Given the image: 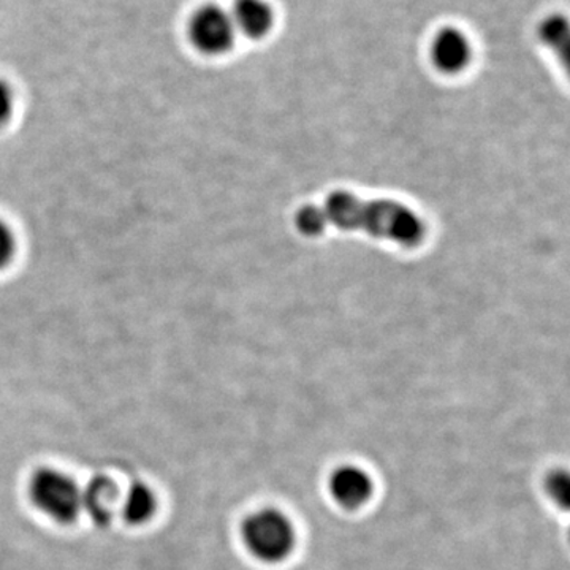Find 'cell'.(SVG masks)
<instances>
[{
    "instance_id": "6da1fadb",
    "label": "cell",
    "mask_w": 570,
    "mask_h": 570,
    "mask_svg": "<svg viewBox=\"0 0 570 570\" xmlns=\"http://www.w3.org/2000/svg\"><path fill=\"white\" fill-rule=\"evenodd\" d=\"M322 209L328 225H335L341 230L366 232L401 246H417L426 235L422 217L400 202L362 200L340 190L326 197Z\"/></svg>"
},
{
    "instance_id": "7a4b0ae2",
    "label": "cell",
    "mask_w": 570,
    "mask_h": 570,
    "mask_svg": "<svg viewBox=\"0 0 570 570\" xmlns=\"http://www.w3.org/2000/svg\"><path fill=\"white\" fill-rule=\"evenodd\" d=\"M295 538L294 524L279 510H258L243 524L245 546L261 561L287 560L295 549Z\"/></svg>"
},
{
    "instance_id": "3957f363",
    "label": "cell",
    "mask_w": 570,
    "mask_h": 570,
    "mask_svg": "<svg viewBox=\"0 0 570 570\" xmlns=\"http://www.w3.org/2000/svg\"><path fill=\"white\" fill-rule=\"evenodd\" d=\"M29 494L41 512L58 523H73L81 512V490L77 483L51 468H41L32 475Z\"/></svg>"
},
{
    "instance_id": "277c9868",
    "label": "cell",
    "mask_w": 570,
    "mask_h": 570,
    "mask_svg": "<svg viewBox=\"0 0 570 570\" xmlns=\"http://www.w3.org/2000/svg\"><path fill=\"white\" fill-rule=\"evenodd\" d=\"M236 28L230 11L219 6H205L189 21V40L208 56L225 55L234 48Z\"/></svg>"
},
{
    "instance_id": "5b68a950",
    "label": "cell",
    "mask_w": 570,
    "mask_h": 570,
    "mask_svg": "<svg viewBox=\"0 0 570 570\" xmlns=\"http://www.w3.org/2000/svg\"><path fill=\"white\" fill-rule=\"evenodd\" d=\"M431 59L442 73H460L472 59V47L466 33L456 28L441 29L431 45Z\"/></svg>"
},
{
    "instance_id": "8992f818",
    "label": "cell",
    "mask_w": 570,
    "mask_h": 570,
    "mask_svg": "<svg viewBox=\"0 0 570 570\" xmlns=\"http://www.w3.org/2000/svg\"><path fill=\"white\" fill-rule=\"evenodd\" d=\"M330 491L337 504L346 509H360L373 494V480L362 468L344 466L332 475Z\"/></svg>"
},
{
    "instance_id": "52a82bcc",
    "label": "cell",
    "mask_w": 570,
    "mask_h": 570,
    "mask_svg": "<svg viewBox=\"0 0 570 570\" xmlns=\"http://www.w3.org/2000/svg\"><path fill=\"white\" fill-rule=\"evenodd\" d=\"M236 32L249 39H264L275 26V10L266 0H235L230 10Z\"/></svg>"
},
{
    "instance_id": "ba28073f",
    "label": "cell",
    "mask_w": 570,
    "mask_h": 570,
    "mask_svg": "<svg viewBox=\"0 0 570 570\" xmlns=\"http://www.w3.org/2000/svg\"><path fill=\"white\" fill-rule=\"evenodd\" d=\"M116 502L118 489L112 480L104 475L94 478L85 491H81V509H85L99 527H107L110 523Z\"/></svg>"
},
{
    "instance_id": "9c48e42d",
    "label": "cell",
    "mask_w": 570,
    "mask_h": 570,
    "mask_svg": "<svg viewBox=\"0 0 570 570\" xmlns=\"http://www.w3.org/2000/svg\"><path fill=\"white\" fill-rule=\"evenodd\" d=\"M156 512V497L149 487L137 482L127 491L126 502H124L122 515L127 523H146Z\"/></svg>"
},
{
    "instance_id": "30bf717a",
    "label": "cell",
    "mask_w": 570,
    "mask_h": 570,
    "mask_svg": "<svg viewBox=\"0 0 570 570\" xmlns=\"http://www.w3.org/2000/svg\"><path fill=\"white\" fill-rule=\"evenodd\" d=\"M539 36L551 50L568 55L570 47V29L568 18L553 14L540 24Z\"/></svg>"
},
{
    "instance_id": "8fae6325",
    "label": "cell",
    "mask_w": 570,
    "mask_h": 570,
    "mask_svg": "<svg viewBox=\"0 0 570 570\" xmlns=\"http://www.w3.org/2000/svg\"><path fill=\"white\" fill-rule=\"evenodd\" d=\"M296 227L302 234L307 236H316L324 234L325 228L328 227L324 209L318 208L316 205H306L296 213Z\"/></svg>"
},
{
    "instance_id": "7c38bea8",
    "label": "cell",
    "mask_w": 570,
    "mask_h": 570,
    "mask_svg": "<svg viewBox=\"0 0 570 570\" xmlns=\"http://www.w3.org/2000/svg\"><path fill=\"white\" fill-rule=\"evenodd\" d=\"M18 255V236L13 227L0 217V273L13 265Z\"/></svg>"
},
{
    "instance_id": "4fadbf2b",
    "label": "cell",
    "mask_w": 570,
    "mask_h": 570,
    "mask_svg": "<svg viewBox=\"0 0 570 570\" xmlns=\"http://www.w3.org/2000/svg\"><path fill=\"white\" fill-rule=\"evenodd\" d=\"M17 97L9 82L0 80V129L13 119Z\"/></svg>"
},
{
    "instance_id": "5bb4252c",
    "label": "cell",
    "mask_w": 570,
    "mask_h": 570,
    "mask_svg": "<svg viewBox=\"0 0 570 570\" xmlns=\"http://www.w3.org/2000/svg\"><path fill=\"white\" fill-rule=\"evenodd\" d=\"M549 482L551 498H553L561 508H568L570 498L568 474H566V472H557V474L551 475Z\"/></svg>"
}]
</instances>
